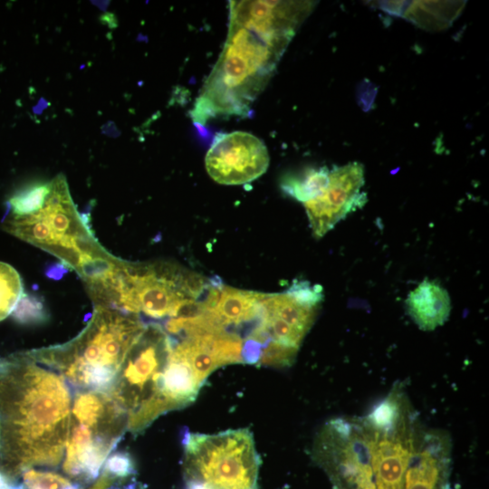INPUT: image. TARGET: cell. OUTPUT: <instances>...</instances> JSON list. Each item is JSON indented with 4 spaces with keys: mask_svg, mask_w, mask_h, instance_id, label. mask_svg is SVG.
<instances>
[{
    "mask_svg": "<svg viewBox=\"0 0 489 489\" xmlns=\"http://www.w3.org/2000/svg\"><path fill=\"white\" fill-rule=\"evenodd\" d=\"M315 5L312 1H230L227 37L194 103V122L204 126L216 117L248 114Z\"/></svg>",
    "mask_w": 489,
    "mask_h": 489,
    "instance_id": "obj_1",
    "label": "cell"
},
{
    "mask_svg": "<svg viewBox=\"0 0 489 489\" xmlns=\"http://www.w3.org/2000/svg\"><path fill=\"white\" fill-rule=\"evenodd\" d=\"M426 431L404 385L397 383L368 415L328 421L312 456L335 489H406Z\"/></svg>",
    "mask_w": 489,
    "mask_h": 489,
    "instance_id": "obj_2",
    "label": "cell"
},
{
    "mask_svg": "<svg viewBox=\"0 0 489 489\" xmlns=\"http://www.w3.org/2000/svg\"><path fill=\"white\" fill-rule=\"evenodd\" d=\"M72 402L66 380L26 351L0 359V471L9 480L60 465Z\"/></svg>",
    "mask_w": 489,
    "mask_h": 489,
    "instance_id": "obj_3",
    "label": "cell"
},
{
    "mask_svg": "<svg viewBox=\"0 0 489 489\" xmlns=\"http://www.w3.org/2000/svg\"><path fill=\"white\" fill-rule=\"evenodd\" d=\"M144 327L135 316L99 307L72 340L26 353L77 390L107 392Z\"/></svg>",
    "mask_w": 489,
    "mask_h": 489,
    "instance_id": "obj_4",
    "label": "cell"
},
{
    "mask_svg": "<svg viewBox=\"0 0 489 489\" xmlns=\"http://www.w3.org/2000/svg\"><path fill=\"white\" fill-rule=\"evenodd\" d=\"M172 338L158 324L145 325L107 393L126 412L128 430L137 434L171 408L163 394V374Z\"/></svg>",
    "mask_w": 489,
    "mask_h": 489,
    "instance_id": "obj_5",
    "label": "cell"
},
{
    "mask_svg": "<svg viewBox=\"0 0 489 489\" xmlns=\"http://www.w3.org/2000/svg\"><path fill=\"white\" fill-rule=\"evenodd\" d=\"M127 429L126 412L107 392L78 390L72 402L64 473L79 484L93 482Z\"/></svg>",
    "mask_w": 489,
    "mask_h": 489,
    "instance_id": "obj_6",
    "label": "cell"
},
{
    "mask_svg": "<svg viewBox=\"0 0 489 489\" xmlns=\"http://www.w3.org/2000/svg\"><path fill=\"white\" fill-rule=\"evenodd\" d=\"M187 484L204 489H257L259 456L248 429L184 439Z\"/></svg>",
    "mask_w": 489,
    "mask_h": 489,
    "instance_id": "obj_7",
    "label": "cell"
},
{
    "mask_svg": "<svg viewBox=\"0 0 489 489\" xmlns=\"http://www.w3.org/2000/svg\"><path fill=\"white\" fill-rule=\"evenodd\" d=\"M52 182L51 192L42 209L24 216H8L4 227L12 235L41 247L72 251L80 265L82 256L91 253L80 247L84 235L80 233V220L65 178L58 177Z\"/></svg>",
    "mask_w": 489,
    "mask_h": 489,
    "instance_id": "obj_8",
    "label": "cell"
},
{
    "mask_svg": "<svg viewBox=\"0 0 489 489\" xmlns=\"http://www.w3.org/2000/svg\"><path fill=\"white\" fill-rule=\"evenodd\" d=\"M269 161L264 141L245 131L217 135L205 158L208 175L223 185L254 181L267 170Z\"/></svg>",
    "mask_w": 489,
    "mask_h": 489,
    "instance_id": "obj_9",
    "label": "cell"
},
{
    "mask_svg": "<svg viewBox=\"0 0 489 489\" xmlns=\"http://www.w3.org/2000/svg\"><path fill=\"white\" fill-rule=\"evenodd\" d=\"M363 185L364 167L360 162L330 169L324 189L316 197L302 203L314 236H323L348 214L365 204L367 196L361 192Z\"/></svg>",
    "mask_w": 489,
    "mask_h": 489,
    "instance_id": "obj_10",
    "label": "cell"
},
{
    "mask_svg": "<svg viewBox=\"0 0 489 489\" xmlns=\"http://www.w3.org/2000/svg\"><path fill=\"white\" fill-rule=\"evenodd\" d=\"M264 293L239 290L210 280L207 294L202 301L204 312L218 326L225 329L255 318L259 319Z\"/></svg>",
    "mask_w": 489,
    "mask_h": 489,
    "instance_id": "obj_11",
    "label": "cell"
},
{
    "mask_svg": "<svg viewBox=\"0 0 489 489\" xmlns=\"http://www.w3.org/2000/svg\"><path fill=\"white\" fill-rule=\"evenodd\" d=\"M406 305L415 323L423 331L443 325L451 311L447 291L437 282L427 279L409 292Z\"/></svg>",
    "mask_w": 489,
    "mask_h": 489,
    "instance_id": "obj_12",
    "label": "cell"
},
{
    "mask_svg": "<svg viewBox=\"0 0 489 489\" xmlns=\"http://www.w3.org/2000/svg\"><path fill=\"white\" fill-rule=\"evenodd\" d=\"M327 167L309 168L302 174L288 176L281 183L283 190L302 203L316 197L329 182Z\"/></svg>",
    "mask_w": 489,
    "mask_h": 489,
    "instance_id": "obj_13",
    "label": "cell"
},
{
    "mask_svg": "<svg viewBox=\"0 0 489 489\" xmlns=\"http://www.w3.org/2000/svg\"><path fill=\"white\" fill-rule=\"evenodd\" d=\"M52 186V181L38 183L29 186L14 195L9 199L10 213L8 216H24L42 209L51 192Z\"/></svg>",
    "mask_w": 489,
    "mask_h": 489,
    "instance_id": "obj_14",
    "label": "cell"
},
{
    "mask_svg": "<svg viewBox=\"0 0 489 489\" xmlns=\"http://www.w3.org/2000/svg\"><path fill=\"white\" fill-rule=\"evenodd\" d=\"M23 295L22 279L17 271L0 262V321L14 312Z\"/></svg>",
    "mask_w": 489,
    "mask_h": 489,
    "instance_id": "obj_15",
    "label": "cell"
},
{
    "mask_svg": "<svg viewBox=\"0 0 489 489\" xmlns=\"http://www.w3.org/2000/svg\"><path fill=\"white\" fill-rule=\"evenodd\" d=\"M21 476V489H81L79 484L53 472L31 468L24 471Z\"/></svg>",
    "mask_w": 489,
    "mask_h": 489,
    "instance_id": "obj_16",
    "label": "cell"
},
{
    "mask_svg": "<svg viewBox=\"0 0 489 489\" xmlns=\"http://www.w3.org/2000/svg\"><path fill=\"white\" fill-rule=\"evenodd\" d=\"M297 351L296 348L270 340L264 346L258 363L269 367H287L294 361Z\"/></svg>",
    "mask_w": 489,
    "mask_h": 489,
    "instance_id": "obj_17",
    "label": "cell"
},
{
    "mask_svg": "<svg viewBox=\"0 0 489 489\" xmlns=\"http://www.w3.org/2000/svg\"><path fill=\"white\" fill-rule=\"evenodd\" d=\"M14 316L22 322H39L46 319L42 302L34 296L23 295L13 312Z\"/></svg>",
    "mask_w": 489,
    "mask_h": 489,
    "instance_id": "obj_18",
    "label": "cell"
},
{
    "mask_svg": "<svg viewBox=\"0 0 489 489\" xmlns=\"http://www.w3.org/2000/svg\"><path fill=\"white\" fill-rule=\"evenodd\" d=\"M88 489H140V486L134 475L116 476L102 470Z\"/></svg>",
    "mask_w": 489,
    "mask_h": 489,
    "instance_id": "obj_19",
    "label": "cell"
},
{
    "mask_svg": "<svg viewBox=\"0 0 489 489\" xmlns=\"http://www.w3.org/2000/svg\"><path fill=\"white\" fill-rule=\"evenodd\" d=\"M103 471L116 476L128 477L135 475V466L129 454L118 452L106 459Z\"/></svg>",
    "mask_w": 489,
    "mask_h": 489,
    "instance_id": "obj_20",
    "label": "cell"
}]
</instances>
